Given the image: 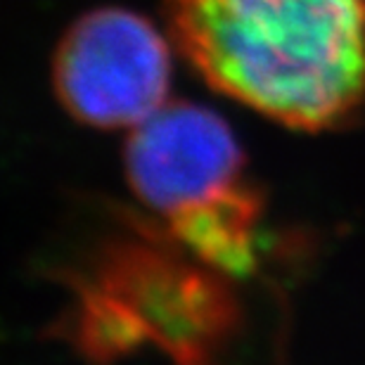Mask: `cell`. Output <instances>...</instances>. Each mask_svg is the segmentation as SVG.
<instances>
[{"instance_id": "cell-1", "label": "cell", "mask_w": 365, "mask_h": 365, "mask_svg": "<svg viewBox=\"0 0 365 365\" xmlns=\"http://www.w3.org/2000/svg\"><path fill=\"white\" fill-rule=\"evenodd\" d=\"M169 31L204 81L299 130L365 105V0H166Z\"/></svg>"}, {"instance_id": "cell-2", "label": "cell", "mask_w": 365, "mask_h": 365, "mask_svg": "<svg viewBox=\"0 0 365 365\" xmlns=\"http://www.w3.org/2000/svg\"><path fill=\"white\" fill-rule=\"evenodd\" d=\"M60 334L93 365L155 349L171 365H225L242 334L232 277L202 264L162 225L130 221L69 277Z\"/></svg>"}, {"instance_id": "cell-3", "label": "cell", "mask_w": 365, "mask_h": 365, "mask_svg": "<svg viewBox=\"0 0 365 365\" xmlns=\"http://www.w3.org/2000/svg\"><path fill=\"white\" fill-rule=\"evenodd\" d=\"M171 50L159 29L123 7L86 12L53 57L60 105L93 128H135L166 105Z\"/></svg>"}, {"instance_id": "cell-4", "label": "cell", "mask_w": 365, "mask_h": 365, "mask_svg": "<svg viewBox=\"0 0 365 365\" xmlns=\"http://www.w3.org/2000/svg\"><path fill=\"white\" fill-rule=\"evenodd\" d=\"M245 150L228 121L195 102H166L138 123L123 150L133 195L162 218L200 207L240 185Z\"/></svg>"}, {"instance_id": "cell-5", "label": "cell", "mask_w": 365, "mask_h": 365, "mask_svg": "<svg viewBox=\"0 0 365 365\" xmlns=\"http://www.w3.org/2000/svg\"><path fill=\"white\" fill-rule=\"evenodd\" d=\"M264 195L250 180L200 207L164 218L162 228L185 252L228 277L257 271Z\"/></svg>"}]
</instances>
